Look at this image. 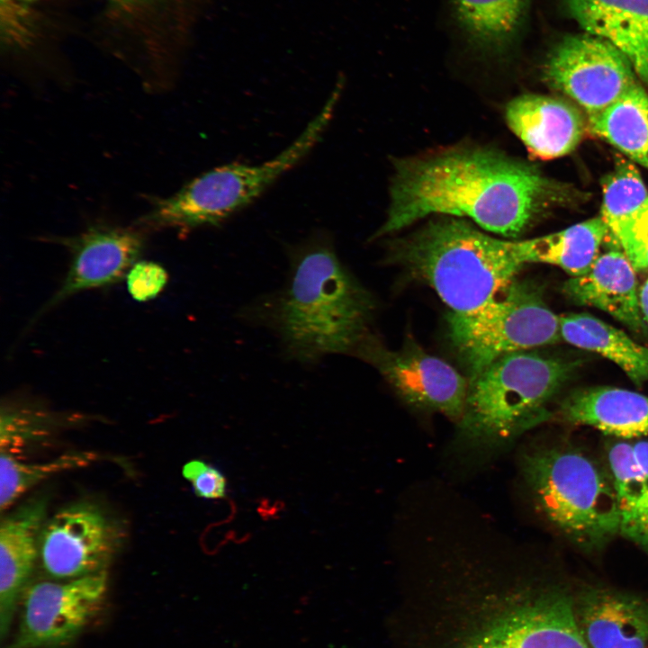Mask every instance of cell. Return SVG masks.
Wrapping results in <instances>:
<instances>
[{
	"instance_id": "9a60e30c",
	"label": "cell",
	"mask_w": 648,
	"mask_h": 648,
	"mask_svg": "<svg viewBox=\"0 0 648 648\" xmlns=\"http://www.w3.org/2000/svg\"><path fill=\"white\" fill-rule=\"evenodd\" d=\"M47 500L34 497L2 519L0 525V636L10 633L22 595L29 585L45 523Z\"/></svg>"
},
{
	"instance_id": "7a4b0ae2",
	"label": "cell",
	"mask_w": 648,
	"mask_h": 648,
	"mask_svg": "<svg viewBox=\"0 0 648 648\" xmlns=\"http://www.w3.org/2000/svg\"><path fill=\"white\" fill-rule=\"evenodd\" d=\"M283 287L256 302L248 316L274 331L302 364L350 353L365 338L373 302L339 259L331 238L316 232L288 248Z\"/></svg>"
},
{
	"instance_id": "277c9868",
	"label": "cell",
	"mask_w": 648,
	"mask_h": 648,
	"mask_svg": "<svg viewBox=\"0 0 648 648\" xmlns=\"http://www.w3.org/2000/svg\"><path fill=\"white\" fill-rule=\"evenodd\" d=\"M341 96L338 85L303 131L273 158L256 165L230 163L194 178L178 192L156 198L135 223L144 230L175 229L187 232L217 226L250 205L315 148L328 129Z\"/></svg>"
},
{
	"instance_id": "4316f807",
	"label": "cell",
	"mask_w": 648,
	"mask_h": 648,
	"mask_svg": "<svg viewBox=\"0 0 648 648\" xmlns=\"http://www.w3.org/2000/svg\"><path fill=\"white\" fill-rule=\"evenodd\" d=\"M609 232L634 269L648 271V198L633 213L609 227Z\"/></svg>"
},
{
	"instance_id": "484cf974",
	"label": "cell",
	"mask_w": 648,
	"mask_h": 648,
	"mask_svg": "<svg viewBox=\"0 0 648 648\" xmlns=\"http://www.w3.org/2000/svg\"><path fill=\"white\" fill-rule=\"evenodd\" d=\"M647 198L646 185L634 162L618 158L602 181L600 216L609 229L636 211Z\"/></svg>"
},
{
	"instance_id": "ffe728a7",
	"label": "cell",
	"mask_w": 648,
	"mask_h": 648,
	"mask_svg": "<svg viewBox=\"0 0 648 648\" xmlns=\"http://www.w3.org/2000/svg\"><path fill=\"white\" fill-rule=\"evenodd\" d=\"M618 508L619 535L648 554V441H619L608 450Z\"/></svg>"
},
{
	"instance_id": "603a6c76",
	"label": "cell",
	"mask_w": 648,
	"mask_h": 648,
	"mask_svg": "<svg viewBox=\"0 0 648 648\" xmlns=\"http://www.w3.org/2000/svg\"><path fill=\"white\" fill-rule=\"evenodd\" d=\"M560 323L564 341L614 362L638 386L648 382V347L624 331L588 313L562 315Z\"/></svg>"
},
{
	"instance_id": "5bb4252c",
	"label": "cell",
	"mask_w": 648,
	"mask_h": 648,
	"mask_svg": "<svg viewBox=\"0 0 648 648\" xmlns=\"http://www.w3.org/2000/svg\"><path fill=\"white\" fill-rule=\"evenodd\" d=\"M505 119L528 152L540 159H554L572 152L584 139L588 117L564 98L525 94L505 108Z\"/></svg>"
},
{
	"instance_id": "e0dca14e",
	"label": "cell",
	"mask_w": 648,
	"mask_h": 648,
	"mask_svg": "<svg viewBox=\"0 0 648 648\" xmlns=\"http://www.w3.org/2000/svg\"><path fill=\"white\" fill-rule=\"evenodd\" d=\"M562 290L576 304L598 308L631 330L646 333L635 269L621 249L598 255L586 274L571 277Z\"/></svg>"
},
{
	"instance_id": "44dd1931",
	"label": "cell",
	"mask_w": 648,
	"mask_h": 648,
	"mask_svg": "<svg viewBox=\"0 0 648 648\" xmlns=\"http://www.w3.org/2000/svg\"><path fill=\"white\" fill-rule=\"evenodd\" d=\"M529 0H452L455 20L482 53L504 56L520 36Z\"/></svg>"
},
{
	"instance_id": "4dcf8cb0",
	"label": "cell",
	"mask_w": 648,
	"mask_h": 648,
	"mask_svg": "<svg viewBox=\"0 0 648 648\" xmlns=\"http://www.w3.org/2000/svg\"><path fill=\"white\" fill-rule=\"evenodd\" d=\"M638 296L642 315L646 324H648V279L639 289Z\"/></svg>"
},
{
	"instance_id": "f1b7e54d",
	"label": "cell",
	"mask_w": 648,
	"mask_h": 648,
	"mask_svg": "<svg viewBox=\"0 0 648 648\" xmlns=\"http://www.w3.org/2000/svg\"><path fill=\"white\" fill-rule=\"evenodd\" d=\"M125 277L130 296L138 302L155 298L167 283L166 269L150 261L136 262Z\"/></svg>"
},
{
	"instance_id": "7402d4cb",
	"label": "cell",
	"mask_w": 648,
	"mask_h": 648,
	"mask_svg": "<svg viewBox=\"0 0 648 648\" xmlns=\"http://www.w3.org/2000/svg\"><path fill=\"white\" fill-rule=\"evenodd\" d=\"M609 234L607 223L598 216L554 233L514 242L524 265L550 264L576 277L589 271Z\"/></svg>"
},
{
	"instance_id": "52a82bcc",
	"label": "cell",
	"mask_w": 648,
	"mask_h": 648,
	"mask_svg": "<svg viewBox=\"0 0 648 648\" xmlns=\"http://www.w3.org/2000/svg\"><path fill=\"white\" fill-rule=\"evenodd\" d=\"M450 340L472 379L496 359L562 339L560 317L533 281L515 278L500 294L468 313L450 312Z\"/></svg>"
},
{
	"instance_id": "1f68e13d",
	"label": "cell",
	"mask_w": 648,
	"mask_h": 648,
	"mask_svg": "<svg viewBox=\"0 0 648 648\" xmlns=\"http://www.w3.org/2000/svg\"><path fill=\"white\" fill-rule=\"evenodd\" d=\"M115 1L121 2V3H133V2H137V1H140V0H115Z\"/></svg>"
},
{
	"instance_id": "d6986e66",
	"label": "cell",
	"mask_w": 648,
	"mask_h": 648,
	"mask_svg": "<svg viewBox=\"0 0 648 648\" xmlns=\"http://www.w3.org/2000/svg\"><path fill=\"white\" fill-rule=\"evenodd\" d=\"M568 422L620 438L648 436V397L629 390L594 386L570 393L562 402Z\"/></svg>"
},
{
	"instance_id": "d6a6232c",
	"label": "cell",
	"mask_w": 648,
	"mask_h": 648,
	"mask_svg": "<svg viewBox=\"0 0 648 648\" xmlns=\"http://www.w3.org/2000/svg\"><path fill=\"white\" fill-rule=\"evenodd\" d=\"M22 1H30V0H22Z\"/></svg>"
},
{
	"instance_id": "3957f363",
	"label": "cell",
	"mask_w": 648,
	"mask_h": 648,
	"mask_svg": "<svg viewBox=\"0 0 648 648\" xmlns=\"http://www.w3.org/2000/svg\"><path fill=\"white\" fill-rule=\"evenodd\" d=\"M394 259L433 288L454 313L473 311L493 300L525 266L514 240L451 216L431 220L401 241Z\"/></svg>"
},
{
	"instance_id": "6da1fadb",
	"label": "cell",
	"mask_w": 648,
	"mask_h": 648,
	"mask_svg": "<svg viewBox=\"0 0 648 648\" xmlns=\"http://www.w3.org/2000/svg\"><path fill=\"white\" fill-rule=\"evenodd\" d=\"M394 168L387 217L376 238L436 214L469 218L487 231L516 238L572 196L568 186L534 165L481 147L399 159Z\"/></svg>"
},
{
	"instance_id": "4fadbf2b",
	"label": "cell",
	"mask_w": 648,
	"mask_h": 648,
	"mask_svg": "<svg viewBox=\"0 0 648 648\" xmlns=\"http://www.w3.org/2000/svg\"><path fill=\"white\" fill-rule=\"evenodd\" d=\"M71 256L59 289L43 312L85 290L104 287L126 276L146 245L144 230L136 226L94 225L81 233L59 238Z\"/></svg>"
},
{
	"instance_id": "2e32d148",
	"label": "cell",
	"mask_w": 648,
	"mask_h": 648,
	"mask_svg": "<svg viewBox=\"0 0 648 648\" xmlns=\"http://www.w3.org/2000/svg\"><path fill=\"white\" fill-rule=\"evenodd\" d=\"M580 632L590 648H648V599L605 588L574 598Z\"/></svg>"
},
{
	"instance_id": "30bf717a",
	"label": "cell",
	"mask_w": 648,
	"mask_h": 648,
	"mask_svg": "<svg viewBox=\"0 0 648 648\" xmlns=\"http://www.w3.org/2000/svg\"><path fill=\"white\" fill-rule=\"evenodd\" d=\"M462 648H590L577 625L574 598L561 589L513 594Z\"/></svg>"
},
{
	"instance_id": "ba28073f",
	"label": "cell",
	"mask_w": 648,
	"mask_h": 648,
	"mask_svg": "<svg viewBox=\"0 0 648 648\" xmlns=\"http://www.w3.org/2000/svg\"><path fill=\"white\" fill-rule=\"evenodd\" d=\"M543 79L588 118L639 83L634 67L620 50L588 33L566 36L554 45L544 63Z\"/></svg>"
},
{
	"instance_id": "f546056e",
	"label": "cell",
	"mask_w": 648,
	"mask_h": 648,
	"mask_svg": "<svg viewBox=\"0 0 648 648\" xmlns=\"http://www.w3.org/2000/svg\"><path fill=\"white\" fill-rule=\"evenodd\" d=\"M183 476L191 482L194 493L204 499L223 498L227 490V481L216 468L200 460L186 463L182 470Z\"/></svg>"
},
{
	"instance_id": "83f0119b",
	"label": "cell",
	"mask_w": 648,
	"mask_h": 648,
	"mask_svg": "<svg viewBox=\"0 0 648 648\" xmlns=\"http://www.w3.org/2000/svg\"><path fill=\"white\" fill-rule=\"evenodd\" d=\"M53 418L40 410L6 407L1 414V452L21 446L47 430Z\"/></svg>"
},
{
	"instance_id": "7c38bea8",
	"label": "cell",
	"mask_w": 648,
	"mask_h": 648,
	"mask_svg": "<svg viewBox=\"0 0 648 648\" xmlns=\"http://www.w3.org/2000/svg\"><path fill=\"white\" fill-rule=\"evenodd\" d=\"M116 542L113 526L96 506L76 503L45 521L39 552L49 575L71 580L105 571Z\"/></svg>"
},
{
	"instance_id": "9c48e42d",
	"label": "cell",
	"mask_w": 648,
	"mask_h": 648,
	"mask_svg": "<svg viewBox=\"0 0 648 648\" xmlns=\"http://www.w3.org/2000/svg\"><path fill=\"white\" fill-rule=\"evenodd\" d=\"M108 590L106 570L68 580L40 581L24 590L16 633L6 648H66L102 608Z\"/></svg>"
},
{
	"instance_id": "8992f818",
	"label": "cell",
	"mask_w": 648,
	"mask_h": 648,
	"mask_svg": "<svg viewBox=\"0 0 648 648\" xmlns=\"http://www.w3.org/2000/svg\"><path fill=\"white\" fill-rule=\"evenodd\" d=\"M522 470L547 520L578 547L594 552L619 535L616 496L608 470L569 446L526 454Z\"/></svg>"
},
{
	"instance_id": "ac0fdd59",
	"label": "cell",
	"mask_w": 648,
	"mask_h": 648,
	"mask_svg": "<svg viewBox=\"0 0 648 648\" xmlns=\"http://www.w3.org/2000/svg\"><path fill=\"white\" fill-rule=\"evenodd\" d=\"M586 33L603 39L631 62L648 86V0H565Z\"/></svg>"
},
{
	"instance_id": "d4e9b609",
	"label": "cell",
	"mask_w": 648,
	"mask_h": 648,
	"mask_svg": "<svg viewBox=\"0 0 648 648\" xmlns=\"http://www.w3.org/2000/svg\"><path fill=\"white\" fill-rule=\"evenodd\" d=\"M97 459L94 453L65 454L42 464H25L8 453L0 457V508L4 511L35 484L56 473L85 467Z\"/></svg>"
},
{
	"instance_id": "5b68a950",
	"label": "cell",
	"mask_w": 648,
	"mask_h": 648,
	"mask_svg": "<svg viewBox=\"0 0 648 648\" xmlns=\"http://www.w3.org/2000/svg\"><path fill=\"white\" fill-rule=\"evenodd\" d=\"M576 362L532 350L505 355L468 380L461 436L474 446H500L549 417L547 403Z\"/></svg>"
},
{
	"instance_id": "cb8c5ba5",
	"label": "cell",
	"mask_w": 648,
	"mask_h": 648,
	"mask_svg": "<svg viewBox=\"0 0 648 648\" xmlns=\"http://www.w3.org/2000/svg\"><path fill=\"white\" fill-rule=\"evenodd\" d=\"M588 122L592 133L648 170V94L640 82Z\"/></svg>"
},
{
	"instance_id": "8fae6325",
	"label": "cell",
	"mask_w": 648,
	"mask_h": 648,
	"mask_svg": "<svg viewBox=\"0 0 648 648\" xmlns=\"http://www.w3.org/2000/svg\"><path fill=\"white\" fill-rule=\"evenodd\" d=\"M376 367L397 394L409 404L461 419L469 381L445 360L413 343L392 351L365 337L355 349Z\"/></svg>"
}]
</instances>
